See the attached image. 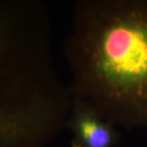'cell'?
Returning <instances> with one entry per match:
<instances>
[{"instance_id":"obj_1","label":"cell","mask_w":147,"mask_h":147,"mask_svg":"<svg viewBox=\"0 0 147 147\" xmlns=\"http://www.w3.org/2000/svg\"><path fill=\"white\" fill-rule=\"evenodd\" d=\"M72 98L126 129L147 128V0H81L65 42Z\"/></svg>"},{"instance_id":"obj_2","label":"cell","mask_w":147,"mask_h":147,"mask_svg":"<svg viewBox=\"0 0 147 147\" xmlns=\"http://www.w3.org/2000/svg\"><path fill=\"white\" fill-rule=\"evenodd\" d=\"M65 127L72 134L71 147H115L120 133L84 100L72 98V106Z\"/></svg>"}]
</instances>
